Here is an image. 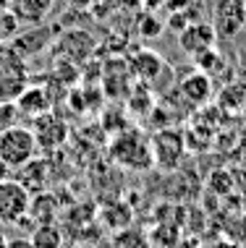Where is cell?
Masks as SVG:
<instances>
[{
    "label": "cell",
    "instance_id": "cell-10",
    "mask_svg": "<svg viewBox=\"0 0 246 248\" xmlns=\"http://www.w3.org/2000/svg\"><path fill=\"white\" fill-rule=\"evenodd\" d=\"M212 92H215L212 89V78L207 76V73H202V71L189 73V76L181 78V84H178V94H181L191 107L207 105L212 99Z\"/></svg>",
    "mask_w": 246,
    "mask_h": 248
},
{
    "label": "cell",
    "instance_id": "cell-14",
    "mask_svg": "<svg viewBox=\"0 0 246 248\" xmlns=\"http://www.w3.org/2000/svg\"><path fill=\"white\" fill-rule=\"evenodd\" d=\"M149 235L136 227H126V230H118L110 240V248H149Z\"/></svg>",
    "mask_w": 246,
    "mask_h": 248
},
{
    "label": "cell",
    "instance_id": "cell-13",
    "mask_svg": "<svg viewBox=\"0 0 246 248\" xmlns=\"http://www.w3.org/2000/svg\"><path fill=\"white\" fill-rule=\"evenodd\" d=\"M16 107H18V112H24V115H29L34 120L39 115H45V112H50V97L42 86H26L21 92V97L16 99Z\"/></svg>",
    "mask_w": 246,
    "mask_h": 248
},
{
    "label": "cell",
    "instance_id": "cell-5",
    "mask_svg": "<svg viewBox=\"0 0 246 248\" xmlns=\"http://www.w3.org/2000/svg\"><path fill=\"white\" fill-rule=\"evenodd\" d=\"M152 144V157H155V167L163 170H176L181 165L183 154H186V141L183 133L176 128H163L149 139Z\"/></svg>",
    "mask_w": 246,
    "mask_h": 248
},
{
    "label": "cell",
    "instance_id": "cell-3",
    "mask_svg": "<svg viewBox=\"0 0 246 248\" xmlns=\"http://www.w3.org/2000/svg\"><path fill=\"white\" fill-rule=\"evenodd\" d=\"M212 29L217 39H233L246 29V0H217L212 5Z\"/></svg>",
    "mask_w": 246,
    "mask_h": 248
},
{
    "label": "cell",
    "instance_id": "cell-26",
    "mask_svg": "<svg viewBox=\"0 0 246 248\" xmlns=\"http://www.w3.org/2000/svg\"><path fill=\"white\" fill-rule=\"evenodd\" d=\"M0 248H8V240H5L3 232H0Z\"/></svg>",
    "mask_w": 246,
    "mask_h": 248
},
{
    "label": "cell",
    "instance_id": "cell-6",
    "mask_svg": "<svg viewBox=\"0 0 246 248\" xmlns=\"http://www.w3.org/2000/svg\"><path fill=\"white\" fill-rule=\"evenodd\" d=\"M29 212V191L18 180H3L0 183V222H21Z\"/></svg>",
    "mask_w": 246,
    "mask_h": 248
},
{
    "label": "cell",
    "instance_id": "cell-23",
    "mask_svg": "<svg viewBox=\"0 0 246 248\" xmlns=\"http://www.w3.org/2000/svg\"><path fill=\"white\" fill-rule=\"evenodd\" d=\"M142 5H144V11H152V13H155L160 5H165V0H142Z\"/></svg>",
    "mask_w": 246,
    "mask_h": 248
},
{
    "label": "cell",
    "instance_id": "cell-15",
    "mask_svg": "<svg viewBox=\"0 0 246 248\" xmlns=\"http://www.w3.org/2000/svg\"><path fill=\"white\" fill-rule=\"evenodd\" d=\"M163 29H165V21L152 11H144L142 16L136 18V31L142 39H157L163 34Z\"/></svg>",
    "mask_w": 246,
    "mask_h": 248
},
{
    "label": "cell",
    "instance_id": "cell-4",
    "mask_svg": "<svg viewBox=\"0 0 246 248\" xmlns=\"http://www.w3.org/2000/svg\"><path fill=\"white\" fill-rule=\"evenodd\" d=\"M97 50V39L86 29H71L63 37H58V42L52 45V55L55 60H68V63H86Z\"/></svg>",
    "mask_w": 246,
    "mask_h": 248
},
{
    "label": "cell",
    "instance_id": "cell-11",
    "mask_svg": "<svg viewBox=\"0 0 246 248\" xmlns=\"http://www.w3.org/2000/svg\"><path fill=\"white\" fill-rule=\"evenodd\" d=\"M8 8L16 13V18L21 21V26H34L45 24V18L52 11V0H11Z\"/></svg>",
    "mask_w": 246,
    "mask_h": 248
},
{
    "label": "cell",
    "instance_id": "cell-28",
    "mask_svg": "<svg viewBox=\"0 0 246 248\" xmlns=\"http://www.w3.org/2000/svg\"><path fill=\"white\" fill-rule=\"evenodd\" d=\"M244 209H246V191H244Z\"/></svg>",
    "mask_w": 246,
    "mask_h": 248
},
{
    "label": "cell",
    "instance_id": "cell-22",
    "mask_svg": "<svg viewBox=\"0 0 246 248\" xmlns=\"http://www.w3.org/2000/svg\"><path fill=\"white\" fill-rule=\"evenodd\" d=\"M8 248H37V246L26 238H13V240H8Z\"/></svg>",
    "mask_w": 246,
    "mask_h": 248
},
{
    "label": "cell",
    "instance_id": "cell-7",
    "mask_svg": "<svg viewBox=\"0 0 246 248\" xmlns=\"http://www.w3.org/2000/svg\"><path fill=\"white\" fill-rule=\"evenodd\" d=\"M217 42V34L210 21H194L183 31H178V47H181L189 58L202 55L204 50H212Z\"/></svg>",
    "mask_w": 246,
    "mask_h": 248
},
{
    "label": "cell",
    "instance_id": "cell-17",
    "mask_svg": "<svg viewBox=\"0 0 246 248\" xmlns=\"http://www.w3.org/2000/svg\"><path fill=\"white\" fill-rule=\"evenodd\" d=\"M194 60V65H197V71H202V73H207V76L212 78L217 71H223V58H220V52H217L215 47L212 50H204L202 55H197V58H191Z\"/></svg>",
    "mask_w": 246,
    "mask_h": 248
},
{
    "label": "cell",
    "instance_id": "cell-16",
    "mask_svg": "<svg viewBox=\"0 0 246 248\" xmlns=\"http://www.w3.org/2000/svg\"><path fill=\"white\" fill-rule=\"evenodd\" d=\"M32 243H34L37 248H61L63 243V238H61V232H58V227L55 225H50V222H45V225H39L34 232H32Z\"/></svg>",
    "mask_w": 246,
    "mask_h": 248
},
{
    "label": "cell",
    "instance_id": "cell-20",
    "mask_svg": "<svg viewBox=\"0 0 246 248\" xmlns=\"http://www.w3.org/2000/svg\"><path fill=\"white\" fill-rule=\"evenodd\" d=\"M95 3L97 0H66V5H68L71 11H89Z\"/></svg>",
    "mask_w": 246,
    "mask_h": 248
},
{
    "label": "cell",
    "instance_id": "cell-8",
    "mask_svg": "<svg viewBox=\"0 0 246 248\" xmlns=\"http://www.w3.org/2000/svg\"><path fill=\"white\" fill-rule=\"evenodd\" d=\"M32 133H34L39 149L55 152L58 146H63L66 139H68V125H66L58 115L45 112V115L34 118V131H32Z\"/></svg>",
    "mask_w": 246,
    "mask_h": 248
},
{
    "label": "cell",
    "instance_id": "cell-21",
    "mask_svg": "<svg viewBox=\"0 0 246 248\" xmlns=\"http://www.w3.org/2000/svg\"><path fill=\"white\" fill-rule=\"evenodd\" d=\"M113 3H115L118 8H123V11H136L139 5H142V0H113Z\"/></svg>",
    "mask_w": 246,
    "mask_h": 248
},
{
    "label": "cell",
    "instance_id": "cell-9",
    "mask_svg": "<svg viewBox=\"0 0 246 248\" xmlns=\"http://www.w3.org/2000/svg\"><path fill=\"white\" fill-rule=\"evenodd\" d=\"M50 42H52L50 26L34 24V26H21V31L11 39V47L24 58V55H37V52H42L45 47H50Z\"/></svg>",
    "mask_w": 246,
    "mask_h": 248
},
{
    "label": "cell",
    "instance_id": "cell-19",
    "mask_svg": "<svg viewBox=\"0 0 246 248\" xmlns=\"http://www.w3.org/2000/svg\"><path fill=\"white\" fill-rule=\"evenodd\" d=\"M210 188H225V193H228L233 186H230V175L225 170H217L215 175L210 178Z\"/></svg>",
    "mask_w": 246,
    "mask_h": 248
},
{
    "label": "cell",
    "instance_id": "cell-25",
    "mask_svg": "<svg viewBox=\"0 0 246 248\" xmlns=\"http://www.w3.org/2000/svg\"><path fill=\"white\" fill-rule=\"evenodd\" d=\"M238 63H241V65H244V68H246V47H244L241 52H238Z\"/></svg>",
    "mask_w": 246,
    "mask_h": 248
},
{
    "label": "cell",
    "instance_id": "cell-27",
    "mask_svg": "<svg viewBox=\"0 0 246 248\" xmlns=\"http://www.w3.org/2000/svg\"><path fill=\"white\" fill-rule=\"evenodd\" d=\"M8 5H11V0H0V11H5Z\"/></svg>",
    "mask_w": 246,
    "mask_h": 248
},
{
    "label": "cell",
    "instance_id": "cell-12",
    "mask_svg": "<svg viewBox=\"0 0 246 248\" xmlns=\"http://www.w3.org/2000/svg\"><path fill=\"white\" fill-rule=\"evenodd\" d=\"M131 71L134 76H139L144 84H155L157 76L165 71V60L157 55L155 50H139L134 58H131Z\"/></svg>",
    "mask_w": 246,
    "mask_h": 248
},
{
    "label": "cell",
    "instance_id": "cell-1",
    "mask_svg": "<svg viewBox=\"0 0 246 248\" xmlns=\"http://www.w3.org/2000/svg\"><path fill=\"white\" fill-rule=\"evenodd\" d=\"M110 157L115 165L126 167V170L144 172L155 167V157H152V144L147 136L139 131H121L110 144Z\"/></svg>",
    "mask_w": 246,
    "mask_h": 248
},
{
    "label": "cell",
    "instance_id": "cell-24",
    "mask_svg": "<svg viewBox=\"0 0 246 248\" xmlns=\"http://www.w3.org/2000/svg\"><path fill=\"white\" fill-rule=\"evenodd\" d=\"M238 238H241L244 243H246V217L241 219V232H238Z\"/></svg>",
    "mask_w": 246,
    "mask_h": 248
},
{
    "label": "cell",
    "instance_id": "cell-18",
    "mask_svg": "<svg viewBox=\"0 0 246 248\" xmlns=\"http://www.w3.org/2000/svg\"><path fill=\"white\" fill-rule=\"evenodd\" d=\"M18 31H21V21L16 18V13L11 8L0 11V42H11Z\"/></svg>",
    "mask_w": 246,
    "mask_h": 248
},
{
    "label": "cell",
    "instance_id": "cell-2",
    "mask_svg": "<svg viewBox=\"0 0 246 248\" xmlns=\"http://www.w3.org/2000/svg\"><path fill=\"white\" fill-rule=\"evenodd\" d=\"M37 139L26 125H11L0 131V162L5 167H24L37 157Z\"/></svg>",
    "mask_w": 246,
    "mask_h": 248
}]
</instances>
